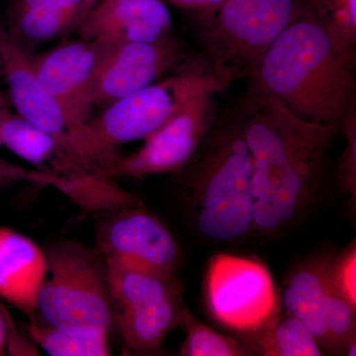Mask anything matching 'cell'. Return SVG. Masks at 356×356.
Segmentation results:
<instances>
[{
	"mask_svg": "<svg viewBox=\"0 0 356 356\" xmlns=\"http://www.w3.org/2000/svg\"><path fill=\"white\" fill-rule=\"evenodd\" d=\"M252 163L254 228L274 236L317 196L339 128L304 120L273 98L248 95L240 105Z\"/></svg>",
	"mask_w": 356,
	"mask_h": 356,
	"instance_id": "cell-1",
	"label": "cell"
},
{
	"mask_svg": "<svg viewBox=\"0 0 356 356\" xmlns=\"http://www.w3.org/2000/svg\"><path fill=\"white\" fill-rule=\"evenodd\" d=\"M248 95L273 98L304 120L341 129L356 102V51L337 44L305 10L250 77Z\"/></svg>",
	"mask_w": 356,
	"mask_h": 356,
	"instance_id": "cell-2",
	"label": "cell"
},
{
	"mask_svg": "<svg viewBox=\"0 0 356 356\" xmlns=\"http://www.w3.org/2000/svg\"><path fill=\"white\" fill-rule=\"evenodd\" d=\"M179 172L192 221L204 238L231 243L252 232V163L240 107L216 115Z\"/></svg>",
	"mask_w": 356,
	"mask_h": 356,
	"instance_id": "cell-3",
	"label": "cell"
},
{
	"mask_svg": "<svg viewBox=\"0 0 356 356\" xmlns=\"http://www.w3.org/2000/svg\"><path fill=\"white\" fill-rule=\"evenodd\" d=\"M229 86L206 58L180 64L177 72L106 106L102 114L70 129L65 149L86 165L108 173L122 145L147 140L196 96Z\"/></svg>",
	"mask_w": 356,
	"mask_h": 356,
	"instance_id": "cell-4",
	"label": "cell"
},
{
	"mask_svg": "<svg viewBox=\"0 0 356 356\" xmlns=\"http://www.w3.org/2000/svg\"><path fill=\"white\" fill-rule=\"evenodd\" d=\"M50 278L40 291L38 308L51 327L108 336L115 322L106 262L97 248L60 241L47 248Z\"/></svg>",
	"mask_w": 356,
	"mask_h": 356,
	"instance_id": "cell-5",
	"label": "cell"
},
{
	"mask_svg": "<svg viewBox=\"0 0 356 356\" xmlns=\"http://www.w3.org/2000/svg\"><path fill=\"white\" fill-rule=\"evenodd\" d=\"M302 10L301 0H225L200 13L205 58L229 84L250 79L269 47Z\"/></svg>",
	"mask_w": 356,
	"mask_h": 356,
	"instance_id": "cell-6",
	"label": "cell"
},
{
	"mask_svg": "<svg viewBox=\"0 0 356 356\" xmlns=\"http://www.w3.org/2000/svg\"><path fill=\"white\" fill-rule=\"evenodd\" d=\"M106 262V261H105ZM115 322L136 355H152L179 325L186 306L175 275L106 262Z\"/></svg>",
	"mask_w": 356,
	"mask_h": 356,
	"instance_id": "cell-7",
	"label": "cell"
},
{
	"mask_svg": "<svg viewBox=\"0 0 356 356\" xmlns=\"http://www.w3.org/2000/svg\"><path fill=\"white\" fill-rule=\"evenodd\" d=\"M205 285L211 316L236 334L261 329L281 311L273 276L257 259L215 255L208 266Z\"/></svg>",
	"mask_w": 356,
	"mask_h": 356,
	"instance_id": "cell-8",
	"label": "cell"
},
{
	"mask_svg": "<svg viewBox=\"0 0 356 356\" xmlns=\"http://www.w3.org/2000/svg\"><path fill=\"white\" fill-rule=\"evenodd\" d=\"M217 90L201 93L145 140L135 153L121 156L110 177L143 178L179 172L196 153L216 117Z\"/></svg>",
	"mask_w": 356,
	"mask_h": 356,
	"instance_id": "cell-9",
	"label": "cell"
},
{
	"mask_svg": "<svg viewBox=\"0 0 356 356\" xmlns=\"http://www.w3.org/2000/svg\"><path fill=\"white\" fill-rule=\"evenodd\" d=\"M96 236V248L110 264L165 275H175L179 266L177 241L158 218L139 205L115 209Z\"/></svg>",
	"mask_w": 356,
	"mask_h": 356,
	"instance_id": "cell-10",
	"label": "cell"
},
{
	"mask_svg": "<svg viewBox=\"0 0 356 356\" xmlns=\"http://www.w3.org/2000/svg\"><path fill=\"white\" fill-rule=\"evenodd\" d=\"M184 58V51L172 37L154 43L104 44L91 83L93 106H108L156 83Z\"/></svg>",
	"mask_w": 356,
	"mask_h": 356,
	"instance_id": "cell-11",
	"label": "cell"
},
{
	"mask_svg": "<svg viewBox=\"0 0 356 356\" xmlns=\"http://www.w3.org/2000/svg\"><path fill=\"white\" fill-rule=\"evenodd\" d=\"M104 44L83 38L32 58L42 88L60 105L70 129L90 118V88Z\"/></svg>",
	"mask_w": 356,
	"mask_h": 356,
	"instance_id": "cell-12",
	"label": "cell"
},
{
	"mask_svg": "<svg viewBox=\"0 0 356 356\" xmlns=\"http://www.w3.org/2000/svg\"><path fill=\"white\" fill-rule=\"evenodd\" d=\"M172 14L161 0H99L79 25V37L102 44L154 43L172 37Z\"/></svg>",
	"mask_w": 356,
	"mask_h": 356,
	"instance_id": "cell-13",
	"label": "cell"
},
{
	"mask_svg": "<svg viewBox=\"0 0 356 356\" xmlns=\"http://www.w3.org/2000/svg\"><path fill=\"white\" fill-rule=\"evenodd\" d=\"M0 54L3 76L10 99L18 115L44 132L51 134L65 149L69 131L67 118L60 105L40 86L28 55L15 36L0 26Z\"/></svg>",
	"mask_w": 356,
	"mask_h": 356,
	"instance_id": "cell-14",
	"label": "cell"
},
{
	"mask_svg": "<svg viewBox=\"0 0 356 356\" xmlns=\"http://www.w3.org/2000/svg\"><path fill=\"white\" fill-rule=\"evenodd\" d=\"M46 254L31 238L0 227V297L32 317L46 280Z\"/></svg>",
	"mask_w": 356,
	"mask_h": 356,
	"instance_id": "cell-15",
	"label": "cell"
},
{
	"mask_svg": "<svg viewBox=\"0 0 356 356\" xmlns=\"http://www.w3.org/2000/svg\"><path fill=\"white\" fill-rule=\"evenodd\" d=\"M331 262L332 257L320 255L295 267L285 281L280 300L282 311L303 323L325 353H331L325 318Z\"/></svg>",
	"mask_w": 356,
	"mask_h": 356,
	"instance_id": "cell-16",
	"label": "cell"
},
{
	"mask_svg": "<svg viewBox=\"0 0 356 356\" xmlns=\"http://www.w3.org/2000/svg\"><path fill=\"white\" fill-rule=\"evenodd\" d=\"M250 355L320 356L325 351L303 323L281 311L261 329L240 334Z\"/></svg>",
	"mask_w": 356,
	"mask_h": 356,
	"instance_id": "cell-17",
	"label": "cell"
},
{
	"mask_svg": "<svg viewBox=\"0 0 356 356\" xmlns=\"http://www.w3.org/2000/svg\"><path fill=\"white\" fill-rule=\"evenodd\" d=\"M0 142L21 159L47 172H51V165L65 149L51 134L19 115L11 113L0 121Z\"/></svg>",
	"mask_w": 356,
	"mask_h": 356,
	"instance_id": "cell-18",
	"label": "cell"
},
{
	"mask_svg": "<svg viewBox=\"0 0 356 356\" xmlns=\"http://www.w3.org/2000/svg\"><path fill=\"white\" fill-rule=\"evenodd\" d=\"M95 6L70 8L11 6L14 32L32 41L57 38L74 28H79Z\"/></svg>",
	"mask_w": 356,
	"mask_h": 356,
	"instance_id": "cell-19",
	"label": "cell"
},
{
	"mask_svg": "<svg viewBox=\"0 0 356 356\" xmlns=\"http://www.w3.org/2000/svg\"><path fill=\"white\" fill-rule=\"evenodd\" d=\"M30 337L48 355L53 356L110 355L108 336L65 331L32 321Z\"/></svg>",
	"mask_w": 356,
	"mask_h": 356,
	"instance_id": "cell-20",
	"label": "cell"
},
{
	"mask_svg": "<svg viewBox=\"0 0 356 356\" xmlns=\"http://www.w3.org/2000/svg\"><path fill=\"white\" fill-rule=\"evenodd\" d=\"M185 339L180 348L184 356H245L250 355L238 339L225 336L201 323L185 308L180 324Z\"/></svg>",
	"mask_w": 356,
	"mask_h": 356,
	"instance_id": "cell-21",
	"label": "cell"
},
{
	"mask_svg": "<svg viewBox=\"0 0 356 356\" xmlns=\"http://www.w3.org/2000/svg\"><path fill=\"white\" fill-rule=\"evenodd\" d=\"M302 7L346 49L356 46V0H301Z\"/></svg>",
	"mask_w": 356,
	"mask_h": 356,
	"instance_id": "cell-22",
	"label": "cell"
},
{
	"mask_svg": "<svg viewBox=\"0 0 356 356\" xmlns=\"http://www.w3.org/2000/svg\"><path fill=\"white\" fill-rule=\"evenodd\" d=\"M356 307L332 286L325 298V329L329 336L330 350L334 355H343L348 341L356 337Z\"/></svg>",
	"mask_w": 356,
	"mask_h": 356,
	"instance_id": "cell-23",
	"label": "cell"
},
{
	"mask_svg": "<svg viewBox=\"0 0 356 356\" xmlns=\"http://www.w3.org/2000/svg\"><path fill=\"white\" fill-rule=\"evenodd\" d=\"M330 282L341 296L356 307V247L351 243L343 252L332 259Z\"/></svg>",
	"mask_w": 356,
	"mask_h": 356,
	"instance_id": "cell-24",
	"label": "cell"
},
{
	"mask_svg": "<svg viewBox=\"0 0 356 356\" xmlns=\"http://www.w3.org/2000/svg\"><path fill=\"white\" fill-rule=\"evenodd\" d=\"M346 145L339 168V181L344 193L350 196L351 203L356 201V110L344 121L343 127Z\"/></svg>",
	"mask_w": 356,
	"mask_h": 356,
	"instance_id": "cell-25",
	"label": "cell"
},
{
	"mask_svg": "<svg viewBox=\"0 0 356 356\" xmlns=\"http://www.w3.org/2000/svg\"><path fill=\"white\" fill-rule=\"evenodd\" d=\"M17 182H30L40 185H53L60 189L63 178L55 173L43 170H26L17 165L0 158V187L8 186Z\"/></svg>",
	"mask_w": 356,
	"mask_h": 356,
	"instance_id": "cell-26",
	"label": "cell"
},
{
	"mask_svg": "<svg viewBox=\"0 0 356 356\" xmlns=\"http://www.w3.org/2000/svg\"><path fill=\"white\" fill-rule=\"evenodd\" d=\"M11 6L70 8L76 6H95L98 0H10Z\"/></svg>",
	"mask_w": 356,
	"mask_h": 356,
	"instance_id": "cell-27",
	"label": "cell"
},
{
	"mask_svg": "<svg viewBox=\"0 0 356 356\" xmlns=\"http://www.w3.org/2000/svg\"><path fill=\"white\" fill-rule=\"evenodd\" d=\"M224 1L225 0H170L173 6L188 10L198 11L199 13L212 10Z\"/></svg>",
	"mask_w": 356,
	"mask_h": 356,
	"instance_id": "cell-28",
	"label": "cell"
},
{
	"mask_svg": "<svg viewBox=\"0 0 356 356\" xmlns=\"http://www.w3.org/2000/svg\"><path fill=\"white\" fill-rule=\"evenodd\" d=\"M7 344L6 310L0 305V355H3Z\"/></svg>",
	"mask_w": 356,
	"mask_h": 356,
	"instance_id": "cell-29",
	"label": "cell"
},
{
	"mask_svg": "<svg viewBox=\"0 0 356 356\" xmlns=\"http://www.w3.org/2000/svg\"><path fill=\"white\" fill-rule=\"evenodd\" d=\"M6 97L7 96L4 95L3 93L0 92V121L7 115L10 114L8 109V100Z\"/></svg>",
	"mask_w": 356,
	"mask_h": 356,
	"instance_id": "cell-30",
	"label": "cell"
},
{
	"mask_svg": "<svg viewBox=\"0 0 356 356\" xmlns=\"http://www.w3.org/2000/svg\"><path fill=\"white\" fill-rule=\"evenodd\" d=\"M343 355L348 356H355L356 355V337H353L348 343H346V348H344Z\"/></svg>",
	"mask_w": 356,
	"mask_h": 356,
	"instance_id": "cell-31",
	"label": "cell"
},
{
	"mask_svg": "<svg viewBox=\"0 0 356 356\" xmlns=\"http://www.w3.org/2000/svg\"><path fill=\"white\" fill-rule=\"evenodd\" d=\"M0 76H3V63H2L1 54H0Z\"/></svg>",
	"mask_w": 356,
	"mask_h": 356,
	"instance_id": "cell-32",
	"label": "cell"
},
{
	"mask_svg": "<svg viewBox=\"0 0 356 356\" xmlns=\"http://www.w3.org/2000/svg\"><path fill=\"white\" fill-rule=\"evenodd\" d=\"M0 146H2V145H1V142H0Z\"/></svg>",
	"mask_w": 356,
	"mask_h": 356,
	"instance_id": "cell-33",
	"label": "cell"
}]
</instances>
